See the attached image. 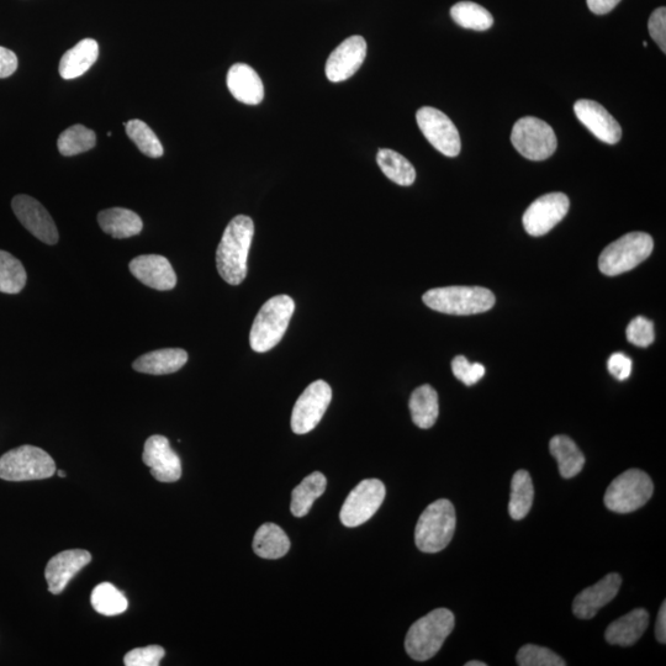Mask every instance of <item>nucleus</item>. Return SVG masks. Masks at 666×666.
<instances>
[{"instance_id":"f257e3e1","label":"nucleus","mask_w":666,"mask_h":666,"mask_svg":"<svg viewBox=\"0 0 666 666\" xmlns=\"http://www.w3.org/2000/svg\"><path fill=\"white\" fill-rule=\"evenodd\" d=\"M253 236L255 224L246 215L236 216L227 225L216 251V267L226 283L240 285L246 279Z\"/></svg>"},{"instance_id":"f03ea898","label":"nucleus","mask_w":666,"mask_h":666,"mask_svg":"<svg viewBox=\"0 0 666 666\" xmlns=\"http://www.w3.org/2000/svg\"><path fill=\"white\" fill-rule=\"evenodd\" d=\"M454 628V615L447 609H437L411 626L405 639L407 654L417 662L435 657Z\"/></svg>"},{"instance_id":"7ed1b4c3","label":"nucleus","mask_w":666,"mask_h":666,"mask_svg":"<svg viewBox=\"0 0 666 666\" xmlns=\"http://www.w3.org/2000/svg\"><path fill=\"white\" fill-rule=\"evenodd\" d=\"M295 311V303L288 295H277L264 303L253 321L250 345L257 353H266L276 347L287 332Z\"/></svg>"},{"instance_id":"20e7f679","label":"nucleus","mask_w":666,"mask_h":666,"mask_svg":"<svg viewBox=\"0 0 666 666\" xmlns=\"http://www.w3.org/2000/svg\"><path fill=\"white\" fill-rule=\"evenodd\" d=\"M428 308L447 315L468 316L494 308L495 295L481 287H446L428 290L422 296Z\"/></svg>"},{"instance_id":"39448f33","label":"nucleus","mask_w":666,"mask_h":666,"mask_svg":"<svg viewBox=\"0 0 666 666\" xmlns=\"http://www.w3.org/2000/svg\"><path fill=\"white\" fill-rule=\"evenodd\" d=\"M456 510L451 501L437 500L427 506L417 521L415 543L424 553H438L451 543L456 531Z\"/></svg>"},{"instance_id":"423d86ee","label":"nucleus","mask_w":666,"mask_h":666,"mask_svg":"<svg viewBox=\"0 0 666 666\" xmlns=\"http://www.w3.org/2000/svg\"><path fill=\"white\" fill-rule=\"evenodd\" d=\"M654 241L646 232H629L602 251L599 268L605 276L616 277L632 271L652 255Z\"/></svg>"},{"instance_id":"0eeeda50","label":"nucleus","mask_w":666,"mask_h":666,"mask_svg":"<svg viewBox=\"0 0 666 666\" xmlns=\"http://www.w3.org/2000/svg\"><path fill=\"white\" fill-rule=\"evenodd\" d=\"M55 473L54 459L39 447L21 446L0 457V479L3 480H42Z\"/></svg>"},{"instance_id":"6e6552de","label":"nucleus","mask_w":666,"mask_h":666,"mask_svg":"<svg viewBox=\"0 0 666 666\" xmlns=\"http://www.w3.org/2000/svg\"><path fill=\"white\" fill-rule=\"evenodd\" d=\"M653 491V481L647 473L629 469L612 481L606 490L605 505L617 514H629L646 505Z\"/></svg>"},{"instance_id":"1a4fd4ad","label":"nucleus","mask_w":666,"mask_h":666,"mask_svg":"<svg viewBox=\"0 0 666 666\" xmlns=\"http://www.w3.org/2000/svg\"><path fill=\"white\" fill-rule=\"evenodd\" d=\"M512 145L521 156L531 161H544L557 151L558 140L546 121L526 116L512 129Z\"/></svg>"},{"instance_id":"9d476101","label":"nucleus","mask_w":666,"mask_h":666,"mask_svg":"<svg viewBox=\"0 0 666 666\" xmlns=\"http://www.w3.org/2000/svg\"><path fill=\"white\" fill-rule=\"evenodd\" d=\"M385 499V486L378 479L361 481L347 496L341 509V522L346 527H358L375 515Z\"/></svg>"},{"instance_id":"9b49d317","label":"nucleus","mask_w":666,"mask_h":666,"mask_svg":"<svg viewBox=\"0 0 666 666\" xmlns=\"http://www.w3.org/2000/svg\"><path fill=\"white\" fill-rule=\"evenodd\" d=\"M332 400V390L324 380L311 383L296 401L292 414V430L306 435L320 424Z\"/></svg>"},{"instance_id":"f8f14e48","label":"nucleus","mask_w":666,"mask_h":666,"mask_svg":"<svg viewBox=\"0 0 666 666\" xmlns=\"http://www.w3.org/2000/svg\"><path fill=\"white\" fill-rule=\"evenodd\" d=\"M417 125L427 141L447 157H457L461 153V136L448 116L441 110L424 107L417 111Z\"/></svg>"},{"instance_id":"ddd939ff","label":"nucleus","mask_w":666,"mask_h":666,"mask_svg":"<svg viewBox=\"0 0 666 666\" xmlns=\"http://www.w3.org/2000/svg\"><path fill=\"white\" fill-rule=\"evenodd\" d=\"M570 202L563 193H549L533 202L523 214V227L528 235H547L567 216Z\"/></svg>"},{"instance_id":"4468645a","label":"nucleus","mask_w":666,"mask_h":666,"mask_svg":"<svg viewBox=\"0 0 666 666\" xmlns=\"http://www.w3.org/2000/svg\"><path fill=\"white\" fill-rule=\"evenodd\" d=\"M12 208L21 225L31 235H34L41 242H45L46 245H56L58 230L54 219L51 218L44 205L29 197V195L21 194L13 199Z\"/></svg>"},{"instance_id":"2eb2a0df","label":"nucleus","mask_w":666,"mask_h":666,"mask_svg":"<svg viewBox=\"0 0 666 666\" xmlns=\"http://www.w3.org/2000/svg\"><path fill=\"white\" fill-rule=\"evenodd\" d=\"M142 461L161 483H174L182 477V462L165 436L155 435L145 443Z\"/></svg>"},{"instance_id":"dca6fc26","label":"nucleus","mask_w":666,"mask_h":666,"mask_svg":"<svg viewBox=\"0 0 666 666\" xmlns=\"http://www.w3.org/2000/svg\"><path fill=\"white\" fill-rule=\"evenodd\" d=\"M367 56V42L362 36H351L338 45L326 63V76L333 83L347 81L362 67Z\"/></svg>"},{"instance_id":"f3484780","label":"nucleus","mask_w":666,"mask_h":666,"mask_svg":"<svg viewBox=\"0 0 666 666\" xmlns=\"http://www.w3.org/2000/svg\"><path fill=\"white\" fill-rule=\"evenodd\" d=\"M574 111L580 123L605 144L616 145L622 139L621 125L601 104L581 99L575 103Z\"/></svg>"},{"instance_id":"a211bd4d","label":"nucleus","mask_w":666,"mask_h":666,"mask_svg":"<svg viewBox=\"0 0 666 666\" xmlns=\"http://www.w3.org/2000/svg\"><path fill=\"white\" fill-rule=\"evenodd\" d=\"M621 584V576L611 573L607 574L599 583L581 591L573 602L574 615L580 620H591L602 607L615 599L618 591H620Z\"/></svg>"},{"instance_id":"6ab92c4d","label":"nucleus","mask_w":666,"mask_h":666,"mask_svg":"<svg viewBox=\"0 0 666 666\" xmlns=\"http://www.w3.org/2000/svg\"><path fill=\"white\" fill-rule=\"evenodd\" d=\"M92 555L82 549L58 553L47 564L45 578L51 594H61L70 581L91 563Z\"/></svg>"},{"instance_id":"aec40b11","label":"nucleus","mask_w":666,"mask_h":666,"mask_svg":"<svg viewBox=\"0 0 666 666\" xmlns=\"http://www.w3.org/2000/svg\"><path fill=\"white\" fill-rule=\"evenodd\" d=\"M130 272L136 279L155 290L167 292L176 288V272L168 259L158 255L139 256L130 262Z\"/></svg>"},{"instance_id":"412c9836","label":"nucleus","mask_w":666,"mask_h":666,"mask_svg":"<svg viewBox=\"0 0 666 666\" xmlns=\"http://www.w3.org/2000/svg\"><path fill=\"white\" fill-rule=\"evenodd\" d=\"M227 88L232 97L247 105H258L264 98L261 77L246 63H236L227 73Z\"/></svg>"},{"instance_id":"4be33fe9","label":"nucleus","mask_w":666,"mask_h":666,"mask_svg":"<svg viewBox=\"0 0 666 666\" xmlns=\"http://www.w3.org/2000/svg\"><path fill=\"white\" fill-rule=\"evenodd\" d=\"M648 625L649 613L643 609L633 610L607 627L606 641L613 644V646H633L642 638Z\"/></svg>"},{"instance_id":"5701e85b","label":"nucleus","mask_w":666,"mask_h":666,"mask_svg":"<svg viewBox=\"0 0 666 666\" xmlns=\"http://www.w3.org/2000/svg\"><path fill=\"white\" fill-rule=\"evenodd\" d=\"M188 362V353L181 348H165L137 358L132 363L136 372L150 375H167L178 372Z\"/></svg>"},{"instance_id":"b1692460","label":"nucleus","mask_w":666,"mask_h":666,"mask_svg":"<svg viewBox=\"0 0 666 666\" xmlns=\"http://www.w3.org/2000/svg\"><path fill=\"white\" fill-rule=\"evenodd\" d=\"M100 229L114 239H130L144 229L139 215L129 209L113 208L100 211L98 215Z\"/></svg>"},{"instance_id":"393cba45","label":"nucleus","mask_w":666,"mask_h":666,"mask_svg":"<svg viewBox=\"0 0 666 666\" xmlns=\"http://www.w3.org/2000/svg\"><path fill=\"white\" fill-rule=\"evenodd\" d=\"M99 56L98 42L93 39H84L68 50L60 62V74L63 79L78 78L91 70Z\"/></svg>"},{"instance_id":"a878e982","label":"nucleus","mask_w":666,"mask_h":666,"mask_svg":"<svg viewBox=\"0 0 666 666\" xmlns=\"http://www.w3.org/2000/svg\"><path fill=\"white\" fill-rule=\"evenodd\" d=\"M290 539L276 523H264L253 539V551L263 559H279L289 552Z\"/></svg>"},{"instance_id":"bb28decb","label":"nucleus","mask_w":666,"mask_h":666,"mask_svg":"<svg viewBox=\"0 0 666 666\" xmlns=\"http://www.w3.org/2000/svg\"><path fill=\"white\" fill-rule=\"evenodd\" d=\"M552 456L557 459L559 473L565 479L576 477L585 465V457L572 438L559 435L549 443Z\"/></svg>"},{"instance_id":"cd10ccee","label":"nucleus","mask_w":666,"mask_h":666,"mask_svg":"<svg viewBox=\"0 0 666 666\" xmlns=\"http://www.w3.org/2000/svg\"><path fill=\"white\" fill-rule=\"evenodd\" d=\"M410 411L412 421L417 427L431 428L435 426L440 414L437 391L431 385H422L412 393L410 398Z\"/></svg>"},{"instance_id":"c85d7f7f","label":"nucleus","mask_w":666,"mask_h":666,"mask_svg":"<svg viewBox=\"0 0 666 666\" xmlns=\"http://www.w3.org/2000/svg\"><path fill=\"white\" fill-rule=\"evenodd\" d=\"M327 480L320 472L311 473L296 486L292 494L290 510L295 517H304L309 514L314 502L325 493Z\"/></svg>"},{"instance_id":"c756f323","label":"nucleus","mask_w":666,"mask_h":666,"mask_svg":"<svg viewBox=\"0 0 666 666\" xmlns=\"http://www.w3.org/2000/svg\"><path fill=\"white\" fill-rule=\"evenodd\" d=\"M533 498H535V488L531 475L526 470H518L511 483L510 516L516 521L525 518L531 510Z\"/></svg>"},{"instance_id":"7c9ffc66","label":"nucleus","mask_w":666,"mask_h":666,"mask_svg":"<svg viewBox=\"0 0 666 666\" xmlns=\"http://www.w3.org/2000/svg\"><path fill=\"white\" fill-rule=\"evenodd\" d=\"M377 162L382 172L391 182L403 185V187H410L415 183V168L400 153L384 148V150H379Z\"/></svg>"},{"instance_id":"2f4dec72","label":"nucleus","mask_w":666,"mask_h":666,"mask_svg":"<svg viewBox=\"0 0 666 666\" xmlns=\"http://www.w3.org/2000/svg\"><path fill=\"white\" fill-rule=\"evenodd\" d=\"M451 17L459 26L469 30L486 31L494 25V18L489 10L473 2L454 4Z\"/></svg>"},{"instance_id":"473e14b6","label":"nucleus","mask_w":666,"mask_h":666,"mask_svg":"<svg viewBox=\"0 0 666 666\" xmlns=\"http://www.w3.org/2000/svg\"><path fill=\"white\" fill-rule=\"evenodd\" d=\"M91 601L93 609L104 616L121 615L128 610L129 606L128 599L123 592L110 583L95 586Z\"/></svg>"},{"instance_id":"72a5a7b5","label":"nucleus","mask_w":666,"mask_h":666,"mask_svg":"<svg viewBox=\"0 0 666 666\" xmlns=\"http://www.w3.org/2000/svg\"><path fill=\"white\" fill-rule=\"evenodd\" d=\"M97 136L83 125H73L58 137L57 147L62 156L71 157L87 152L95 147Z\"/></svg>"},{"instance_id":"f704fd0d","label":"nucleus","mask_w":666,"mask_h":666,"mask_svg":"<svg viewBox=\"0 0 666 666\" xmlns=\"http://www.w3.org/2000/svg\"><path fill=\"white\" fill-rule=\"evenodd\" d=\"M26 271L23 263L13 255L0 251V293L18 294L26 284Z\"/></svg>"},{"instance_id":"c9c22d12","label":"nucleus","mask_w":666,"mask_h":666,"mask_svg":"<svg viewBox=\"0 0 666 666\" xmlns=\"http://www.w3.org/2000/svg\"><path fill=\"white\" fill-rule=\"evenodd\" d=\"M126 134L139 150L147 157L160 158L163 156V146L155 132L144 121L130 120L125 124Z\"/></svg>"},{"instance_id":"e433bc0d","label":"nucleus","mask_w":666,"mask_h":666,"mask_svg":"<svg viewBox=\"0 0 666 666\" xmlns=\"http://www.w3.org/2000/svg\"><path fill=\"white\" fill-rule=\"evenodd\" d=\"M517 664L520 666H565L559 655L552 652L551 649L527 644L517 653Z\"/></svg>"},{"instance_id":"4c0bfd02","label":"nucleus","mask_w":666,"mask_h":666,"mask_svg":"<svg viewBox=\"0 0 666 666\" xmlns=\"http://www.w3.org/2000/svg\"><path fill=\"white\" fill-rule=\"evenodd\" d=\"M627 340L632 345L637 347L646 348L654 342V325L653 322L643 316H637L636 319L631 321L628 325Z\"/></svg>"},{"instance_id":"58836bf2","label":"nucleus","mask_w":666,"mask_h":666,"mask_svg":"<svg viewBox=\"0 0 666 666\" xmlns=\"http://www.w3.org/2000/svg\"><path fill=\"white\" fill-rule=\"evenodd\" d=\"M452 370L454 377L467 387L477 384L485 375V367L480 363H470L464 356H458L453 359Z\"/></svg>"},{"instance_id":"ea45409f","label":"nucleus","mask_w":666,"mask_h":666,"mask_svg":"<svg viewBox=\"0 0 666 666\" xmlns=\"http://www.w3.org/2000/svg\"><path fill=\"white\" fill-rule=\"evenodd\" d=\"M165 655L166 650L160 646L136 648L125 655L124 664L126 666H158Z\"/></svg>"},{"instance_id":"a19ab883","label":"nucleus","mask_w":666,"mask_h":666,"mask_svg":"<svg viewBox=\"0 0 666 666\" xmlns=\"http://www.w3.org/2000/svg\"><path fill=\"white\" fill-rule=\"evenodd\" d=\"M648 29L650 36L657 42L660 50L666 52V9L665 7L655 9L650 15Z\"/></svg>"},{"instance_id":"79ce46f5","label":"nucleus","mask_w":666,"mask_h":666,"mask_svg":"<svg viewBox=\"0 0 666 666\" xmlns=\"http://www.w3.org/2000/svg\"><path fill=\"white\" fill-rule=\"evenodd\" d=\"M607 368H609V372L613 378L623 382V380H627L632 373L631 358L621 352L612 354L609 363H607Z\"/></svg>"},{"instance_id":"37998d69","label":"nucleus","mask_w":666,"mask_h":666,"mask_svg":"<svg viewBox=\"0 0 666 666\" xmlns=\"http://www.w3.org/2000/svg\"><path fill=\"white\" fill-rule=\"evenodd\" d=\"M18 70V57L13 51L0 46V79L8 78Z\"/></svg>"},{"instance_id":"c03bdc74","label":"nucleus","mask_w":666,"mask_h":666,"mask_svg":"<svg viewBox=\"0 0 666 666\" xmlns=\"http://www.w3.org/2000/svg\"><path fill=\"white\" fill-rule=\"evenodd\" d=\"M620 2L621 0H586L589 9L596 15L609 14Z\"/></svg>"},{"instance_id":"a18cd8bd","label":"nucleus","mask_w":666,"mask_h":666,"mask_svg":"<svg viewBox=\"0 0 666 666\" xmlns=\"http://www.w3.org/2000/svg\"><path fill=\"white\" fill-rule=\"evenodd\" d=\"M655 636H657V639L659 643L665 644L666 641V604L662 605L660 607L659 613H658V618H657V626H655Z\"/></svg>"},{"instance_id":"49530a36","label":"nucleus","mask_w":666,"mask_h":666,"mask_svg":"<svg viewBox=\"0 0 666 666\" xmlns=\"http://www.w3.org/2000/svg\"><path fill=\"white\" fill-rule=\"evenodd\" d=\"M465 666H486L484 662H478V660H473V662H469L465 664Z\"/></svg>"},{"instance_id":"de8ad7c7","label":"nucleus","mask_w":666,"mask_h":666,"mask_svg":"<svg viewBox=\"0 0 666 666\" xmlns=\"http://www.w3.org/2000/svg\"><path fill=\"white\" fill-rule=\"evenodd\" d=\"M58 477L63 478L66 477V473H63L62 470H58Z\"/></svg>"}]
</instances>
